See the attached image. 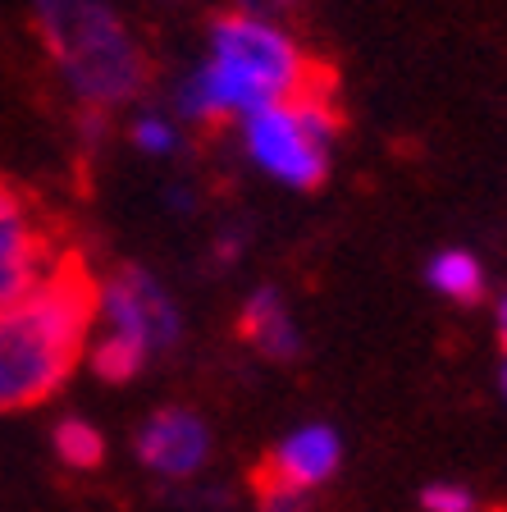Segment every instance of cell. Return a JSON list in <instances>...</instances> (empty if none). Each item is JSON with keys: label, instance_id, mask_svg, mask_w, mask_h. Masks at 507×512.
I'll return each mask as SVG.
<instances>
[{"label": "cell", "instance_id": "cell-16", "mask_svg": "<svg viewBox=\"0 0 507 512\" xmlns=\"http://www.w3.org/2000/svg\"><path fill=\"white\" fill-rule=\"evenodd\" d=\"M307 0H233V10H247V14H265V19H284L297 14Z\"/></svg>", "mask_w": 507, "mask_h": 512}, {"label": "cell", "instance_id": "cell-17", "mask_svg": "<svg viewBox=\"0 0 507 512\" xmlns=\"http://www.w3.org/2000/svg\"><path fill=\"white\" fill-rule=\"evenodd\" d=\"M243 247H247L243 229H220V234H215V243H211V256L220 261V266H233V261L243 256Z\"/></svg>", "mask_w": 507, "mask_h": 512}, {"label": "cell", "instance_id": "cell-10", "mask_svg": "<svg viewBox=\"0 0 507 512\" xmlns=\"http://www.w3.org/2000/svg\"><path fill=\"white\" fill-rule=\"evenodd\" d=\"M128 133V147L138 151L142 160H179L188 151V124H183L174 110H160V106H133L124 124Z\"/></svg>", "mask_w": 507, "mask_h": 512}, {"label": "cell", "instance_id": "cell-12", "mask_svg": "<svg viewBox=\"0 0 507 512\" xmlns=\"http://www.w3.org/2000/svg\"><path fill=\"white\" fill-rule=\"evenodd\" d=\"M87 366H92L96 380L106 384H128L138 380L142 371L151 366V352H142L138 343L119 339V334H92V343H87Z\"/></svg>", "mask_w": 507, "mask_h": 512}, {"label": "cell", "instance_id": "cell-4", "mask_svg": "<svg viewBox=\"0 0 507 512\" xmlns=\"http://www.w3.org/2000/svg\"><path fill=\"white\" fill-rule=\"evenodd\" d=\"M238 151L256 174L288 192H316L334 174V151L343 138V115L329 92V78L311 92L275 101L233 124Z\"/></svg>", "mask_w": 507, "mask_h": 512}, {"label": "cell", "instance_id": "cell-19", "mask_svg": "<svg viewBox=\"0 0 507 512\" xmlns=\"http://www.w3.org/2000/svg\"><path fill=\"white\" fill-rule=\"evenodd\" d=\"M494 330H498V343H503V357H507V293L494 302Z\"/></svg>", "mask_w": 507, "mask_h": 512}, {"label": "cell", "instance_id": "cell-11", "mask_svg": "<svg viewBox=\"0 0 507 512\" xmlns=\"http://www.w3.org/2000/svg\"><path fill=\"white\" fill-rule=\"evenodd\" d=\"M425 279H430V288L448 302H480L485 298V266H480V256L466 252V247H444V252H434L430 266H425Z\"/></svg>", "mask_w": 507, "mask_h": 512}, {"label": "cell", "instance_id": "cell-15", "mask_svg": "<svg viewBox=\"0 0 507 512\" xmlns=\"http://www.w3.org/2000/svg\"><path fill=\"white\" fill-rule=\"evenodd\" d=\"M421 508L425 512H480V499L466 485H453V480H434L421 490Z\"/></svg>", "mask_w": 507, "mask_h": 512}, {"label": "cell", "instance_id": "cell-14", "mask_svg": "<svg viewBox=\"0 0 507 512\" xmlns=\"http://www.w3.org/2000/svg\"><path fill=\"white\" fill-rule=\"evenodd\" d=\"M256 508L261 512H311V494L293 490V485H284V480L275 476H256Z\"/></svg>", "mask_w": 507, "mask_h": 512}, {"label": "cell", "instance_id": "cell-1", "mask_svg": "<svg viewBox=\"0 0 507 512\" xmlns=\"http://www.w3.org/2000/svg\"><path fill=\"white\" fill-rule=\"evenodd\" d=\"M325 83L316 55L284 19L224 10L206 23L201 55L174 87V110L188 128H220Z\"/></svg>", "mask_w": 507, "mask_h": 512}, {"label": "cell", "instance_id": "cell-8", "mask_svg": "<svg viewBox=\"0 0 507 512\" xmlns=\"http://www.w3.org/2000/svg\"><path fill=\"white\" fill-rule=\"evenodd\" d=\"M338 462H343L338 430L325 426V421H307V426H293L275 444V453L265 462V476H275L284 485H293V490L311 494L338 476Z\"/></svg>", "mask_w": 507, "mask_h": 512}, {"label": "cell", "instance_id": "cell-5", "mask_svg": "<svg viewBox=\"0 0 507 512\" xmlns=\"http://www.w3.org/2000/svg\"><path fill=\"white\" fill-rule=\"evenodd\" d=\"M96 330L119 334L138 343L142 352L179 348L183 339V311L169 293V284L147 266H115L110 275L96 279Z\"/></svg>", "mask_w": 507, "mask_h": 512}, {"label": "cell", "instance_id": "cell-2", "mask_svg": "<svg viewBox=\"0 0 507 512\" xmlns=\"http://www.w3.org/2000/svg\"><path fill=\"white\" fill-rule=\"evenodd\" d=\"M96 334V275L74 252L14 307H0V412L55 398L87 362Z\"/></svg>", "mask_w": 507, "mask_h": 512}, {"label": "cell", "instance_id": "cell-13", "mask_svg": "<svg viewBox=\"0 0 507 512\" xmlns=\"http://www.w3.org/2000/svg\"><path fill=\"white\" fill-rule=\"evenodd\" d=\"M51 444H55V458L69 471H96L106 462V435L92 421H83V416H60L51 430Z\"/></svg>", "mask_w": 507, "mask_h": 512}, {"label": "cell", "instance_id": "cell-9", "mask_svg": "<svg viewBox=\"0 0 507 512\" xmlns=\"http://www.w3.org/2000/svg\"><path fill=\"white\" fill-rule=\"evenodd\" d=\"M238 339L252 352L270 357V362H293L297 352H302L297 316L275 284H261L243 298V307H238Z\"/></svg>", "mask_w": 507, "mask_h": 512}, {"label": "cell", "instance_id": "cell-7", "mask_svg": "<svg viewBox=\"0 0 507 512\" xmlns=\"http://www.w3.org/2000/svg\"><path fill=\"white\" fill-rule=\"evenodd\" d=\"M211 426L206 416L192 407H156L133 435V453L138 462L160 480H192L206 462H211Z\"/></svg>", "mask_w": 507, "mask_h": 512}, {"label": "cell", "instance_id": "cell-20", "mask_svg": "<svg viewBox=\"0 0 507 512\" xmlns=\"http://www.w3.org/2000/svg\"><path fill=\"white\" fill-rule=\"evenodd\" d=\"M498 389H503V398H507V357H503V371H498Z\"/></svg>", "mask_w": 507, "mask_h": 512}, {"label": "cell", "instance_id": "cell-6", "mask_svg": "<svg viewBox=\"0 0 507 512\" xmlns=\"http://www.w3.org/2000/svg\"><path fill=\"white\" fill-rule=\"evenodd\" d=\"M60 238L46 224L42 206L23 188L0 179V307H14L60 266Z\"/></svg>", "mask_w": 507, "mask_h": 512}, {"label": "cell", "instance_id": "cell-3", "mask_svg": "<svg viewBox=\"0 0 507 512\" xmlns=\"http://www.w3.org/2000/svg\"><path fill=\"white\" fill-rule=\"evenodd\" d=\"M37 37L83 115L133 110L151 83V55L110 0H37Z\"/></svg>", "mask_w": 507, "mask_h": 512}, {"label": "cell", "instance_id": "cell-18", "mask_svg": "<svg viewBox=\"0 0 507 512\" xmlns=\"http://www.w3.org/2000/svg\"><path fill=\"white\" fill-rule=\"evenodd\" d=\"M160 202L169 206V211H197V197H192V183L188 179H169L165 183V192H160Z\"/></svg>", "mask_w": 507, "mask_h": 512}]
</instances>
